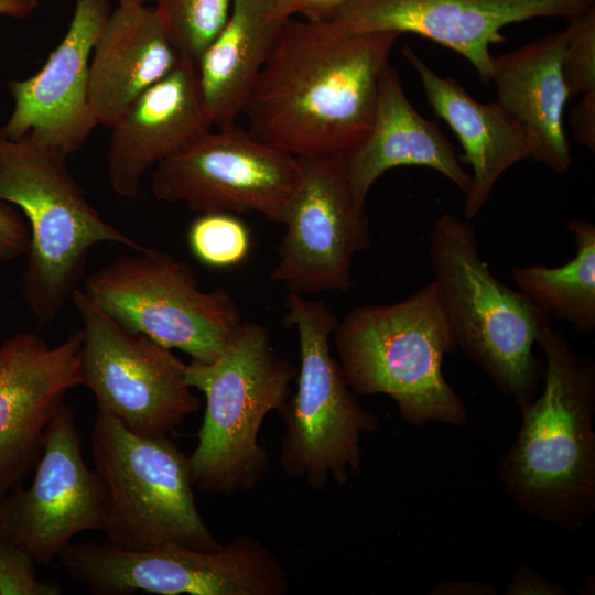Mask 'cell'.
Returning a JSON list of instances; mask_svg holds the SVG:
<instances>
[{
  "label": "cell",
  "mask_w": 595,
  "mask_h": 595,
  "mask_svg": "<svg viewBox=\"0 0 595 595\" xmlns=\"http://www.w3.org/2000/svg\"><path fill=\"white\" fill-rule=\"evenodd\" d=\"M565 29L551 32L510 52L493 55L491 77L497 101L539 139L534 158L551 171L564 174L572 165L563 128L569 100L561 61L569 36Z\"/></svg>",
  "instance_id": "obj_22"
},
{
  "label": "cell",
  "mask_w": 595,
  "mask_h": 595,
  "mask_svg": "<svg viewBox=\"0 0 595 595\" xmlns=\"http://www.w3.org/2000/svg\"><path fill=\"white\" fill-rule=\"evenodd\" d=\"M182 58L195 67L227 23L234 0H154Z\"/></svg>",
  "instance_id": "obj_25"
},
{
  "label": "cell",
  "mask_w": 595,
  "mask_h": 595,
  "mask_svg": "<svg viewBox=\"0 0 595 595\" xmlns=\"http://www.w3.org/2000/svg\"><path fill=\"white\" fill-rule=\"evenodd\" d=\"M298 369L281 357L266 326L242 322L214 360L191 359L186 381L205 396V411L190 465L195 489L230 496L255 489L269 457L259 432L283 409Z\"/></svg>",
  "instance_id": "obj_5"
},
{
  "label": "cell",
  "mask_w": 595,
  "mask_h": 595,
  "mask_svg": "<svg viewBox=\"0 0 595 595\" xmlns=\"http://www.w3.org/2000/svg\"><path fill=\"white\" fill-rule=\"evenodd\" d=\"M80 329L54 346L33 332L0 346V496L36 466L51 420L80 386Z\"/></svg>",
  "instance_id": "obj_16"
},
{
  "label": "cell",
  "mask_w": 595,
  "mask_h": 595,
  "mask_svg": "<svg viewBox=\"0 0 595 595\" xmlns=\"http://www.w3.org/2000/svg\"><path fill=\"white\" fill-rule=\"evenodd\" d=\"M506 594H567L563 587L547 581L543 576L527 566H521L510 581Z\"/></svg>",
  "instance_id": "obj_32"
},
{
  "label": "cell",
  "mask_w": 595,
  "mask_h": 595,
  "mask_svg": "<svg viewBox=\"0 0 595 595\" xmlns=\"http://www.w3.org/2000/svg\"><path fill=\"white\" fill-rule=\"evenodd\" d=\"M57 558L73 581L99 595H284L290 586L277 555L248 534L216 551L172 543L128 550L109 542H71Z\"/></svg>",
  "instance_id": "obj_10"
},
{
  "label": "cell",
  "mask_w": 595,
  "mask_h": 595,
  "mask_svg": "<svg viewBox=\"0 0 595 595\" xmlns=\"http://www.w3.org/2000/svg\"><path fill=\"white\" fill-rule=\"evenodd\" d=\"M569 36L561 68L569 99L595 95V10L594 7L569 21Z\"/></svg>",
  "instance_id": "obj_27"
},
{
  "label": "cell",
  "mask_w": 595,
  "mask_h": 595,
  "mask_svg": "<svg viewBox=\"0 0 595 595\" xmlns=\"http://www.w3.org/2000/svg\"><path fill=\"white\" fill-rule=\"evenodd\" d=\"M429 258L457 348L522 409L543 378L533 346L553 317L491 273L469 219L442 214L431 229Z\"/></svg>",
  "instance_id": "obj_4"
},
{
  "label": "cell",
  "mask_w": 595,
  "mask_h": 595,
  "mask_svg": "<svg viewBox=\"0 0 595 595\" xmlns=\"http://www.w3.org/2000/svg\"><path fill=\"white\" fill-rule=\"evenodd\" d=\"M400 36L288 19L242 111L247 129L295 156H346L371 128Z\"/></svg>",
  "instance_id": "obj_1"
},
{
  "label": "cell",
  "mask_w": 595,
  "mask_h": 595,
  "mask_svg": "<svg viewBox=\"0 0 595 595\" xmlns=\"http://www.w3.org/2000/svg\"><path fill=\"white\" fill-rule=\"evenodd\" d=\"M285 21L272 17L270 0H234L227 23L197 65L214 128L236 125Z\"/></svg>",
  "instance_id": "obj_23"
},
{
  "label": "cell",
  "mask_w": 595,
  "mask_h": 595,
  "mask_svg": "<svg viewBox=\"0 0 595 595\" xmlns=\"http://www.w3.org/2000/svg\"><path fill=\"white\" fill-rule=\"evenodd\" d=\"M345 166L353 197L365 208L375 182L393 167H429L464 194L472 182L439 125L422 117L410 104L398 72L390 64L380 76L371 128L365 140L345 156Z\"/></svg>",
  "instance_id": "obj_20"
},
{
  "label": "cell",
  "mask_w": 595,
  "mask_h": 595,
  "mask_svg": "<svg viewBox=\"0 0 595 595\" xmlns=\"http://www.w3.org/2000/svg\"><path fill=\"white\" fill-rule=\"evenodd\" d=\"M71 299L82 322L80 386L97 409L144 436L167 435L199 410L187 364L172 349L126 327L80 288Z\"/></svg>",
  "instance_id": "obj_11"
},
{
  "label": "cell",
  "mask_w": 595,
  "mask_h": 595,
  "mask_svg": "<svg viewBox=\"0 0 595 595\" xmlns=\"http://www.w3.org/2000/svg\"><path fill=\"white\" fill-rule=\"evenodd\" d=\"M66 159L31 138L12 140L0 133V199L19 207L28 220L22 292L41 325L53 323L78 288L93 247H143L89 204Z\"/></svg>",
  "instance_id": "obj_6"
},
{
  "label": "cell",
  "mask_w": 595,
  "mask_h": 595,
  "mask_svg": "<svg viewBox=\"0 0 595 595\" xmlns=\"http://www.w3.org/2000/svg\"><path fill=\"white\" fill-rule=\"evenodd\" d=\"M401 52L415 69L429 105L461 142L459 160L472 169L463 214L473 219L509 167L526 159L534 160L539 139L497 100L483 104L474 99L457 80L436 74L409 45H403Z\"/></svg>",
  "instance_id": "obj_19"
},
{
  "label": "cell",
  "mask_w": 595,
  "mask_h": 595,
  "mask_svg": "<svg viewBox=\"0 0 595 595\" xmlns=\"http://www.w3.org/2000/svg\"><path fill=\"white\" fill-rule=\"evenodd\" d=\"M301 161L236 125L212 129L154 166L156 199L202 214L257 213L282 224Z\"/></svg>",
  "instance_id": "obj_12"
},
{
  "label": "cell",
  "mask_w": 595,
  "mask_h": 595,
  "mask_svg": "<svg viewBox=\"0 0 595 595\" xmlns=\"http://www.w3.org/2000/svg\"><path fill=\"white\" fill-rule=\"evenodd\" d=\"M37 0H0V15L23 19L30 15Z\"/></svg>",
  "instance_id": "obj_34"
},
{
  "label": "cell",
  "mask_w": 595,
  "mask_h": 595,
  "mask_svg": "<svg viewBox=\"0 0 595 595\" xmlns=\"http://www.w3.org/2000/svg\"><path fill=\"white\" fill-rule=\"evenodd\" d=\"M183 61L155 8L118 6L97 39L89 64V104L97 123L110 127Z\"/></svg>",
  "instance_id": "obj_21"
},
{
  "label": "cell",
  "mask_w": 595,
  "mask_h": 595,
  "mask_svg": "<svg viewBox=\"0 0 595 595\" xmlns=\"http://www.w3.org/2000/svg\"><path fill=\"white\" fill-rule=\"evenodd\" d=\"M29 245L28 221L17 210L0 204V261L26 255Z\"/></svg>",
  "instance_id": "obj_29"
},
{
  "label": "cell",
  "mask_w": 595,
  "mask_h": 595,
  "mask_svg": "<svg viewBox=\"0 0 595 595\" xmlns=\"http://www.w3.org/2000/svg\"><path fill=\"white\" fill-rule=\"evenodd\" d=\"M332 338L357 397H390L414 426L467 423V409L442 371L457 345L433 279L399 302L354 307Z\"/></svg>",
  "instance_id": "obj_3"
},
{
  "label": "cell",
  "mask_w": 595,
  "mask_h": 595,
  "mask_svg": "<svg viewBox=\"0 0 595 595\" xmlns=\"http://www.w3.org/2000/svg\"><path fill=\"white\" fill-rule=\"evenodd\" d=\"M187 241L193 256L213 268L241 263L251 247L248 226L236 214L226 212L199 214L188 228Z\"/></svg>",
  "instance_id": "obj_26"
},
{
  "label": "cell",
  "mask_w": 595,
  "mask_h": 595,
  "mask_svg": "<svg viewBox=\"0 0 595 595\" xmlns=\"http://www.w3.org/2000/svg\"><path fill=\"white\" fill-rule=\"evenodd\" d=\"M35 560L0 538V595H60L58 582L37 575Z\"/></svg>",
  "instance_id": "obj_28"
},
{
  "label": "cell",
  "mask_w": 595,
  "mask_h": 595,
  "mask_svg": "<svg viewBox=\"0 0 595 595\" xmlns=\"http://www.w3.org/2000/svg\"><path fill=\"white\" fill-rule=\"evenodd\" d=\"M349 0H270L271 14L274 19L285 21L294 14L305 20L326 21L331 19Z\"/></svg>",
  "instance_id": "obj_30"
},
{
  "label": "cell",
  "mask_w": 595,
  "mask_h": 595,
  "mask_svg": "<svg viewBox=\"0 0 595 595\" xmlns=\"http://www.w3.org/2000/svg\"><path fill=\"white\" fill-rule=\"evenodd\" d=\"M538 345L544 385L523 407L499 477L524 513L575 530L595 511V364L548 326Z\"/></svg>",
  "instance_id": "obj_2"
},
{
  "label": "cell",
  "mask_w": 595,
  "mask_h": 595,
  "mask_svg": "<svg viewBox=\"0 0 595 595\" xmlns=\"http://www.w3.org/2000/svg\"><path fill=\"white\" fill-rule=\"evenodd\" d=\"M107 507L105 484L83 457L75 414L62 403L46 429L33 482L0 496V538L46 566L76 534L102 532Z\"/></svg>",
  "instance_id": "obj_14"
},
{
  "label": "cell",
  "mask_w": 595,
  "mask_h": 595,
  "mask_svg": "<svg viewBox=\"0 0 595 595\" xmlns=\"http://www.w3.org/2000/svg\"><path fill=\"white\" fill-rule=\"evenodd\" d=\"M575 140L594 152L595 149V95L582 96L571 113Z\"/></svg>",
  "instance_id": "obj_31"
},
{
  "label": "cell",
  "mask_w": 595,
  "mask_h": 595,
  "mask_svg": "<svg viewBox=\"0 0 595 595\" xmlns=\"http://www.w3.org/2000/svg\"><path fill=\"white\" fill-rule=\"evenodd\" d=\"M111 8L107 0H77L69 28L33 76L10 83L12 113L6 138H31L68 156L98 125L89 104V64Z\"/></svg>",
  "instance_id": "obj_17"
},
{
  "label": "cell",
  "mask_w": 595,
  "mask_h": 595,
  "mask_svg": "<svg viewBox=\"0 0 595 595\" xmlns=\"http://www.w3.org/2000/svg\"><path fill=\"white\" fill-rule=\"evenodd\" d=\"M595 0H349L326 20L353 33H415L467 60L490 84V45L506 42L501 30L534 18L571 21Z\"/></svg>",
  "instance_id": "obj_15"
},
{
  "label": "cell",
  "mask_w": 595,
  "mask_h": 595,
  "mask_svg": "<svg viewBox=\"0 0 595 595\" xmlns=\"http://www.w3.org/2000/svg\"><path fill=\"white\" fill-rule=\"evenodd\" d=\"M109 128L110 185L118 195L133 197L149 169L214 128L202 99L197 67L183 61L136 98Z\"/></svg>",
  "instance_id": "obj_18"
},
{
  "label": "cell",
  "mask_w": 595,
  "mask_h": 595,
  "mask_svg": "<svg viewBox=\"0 0 595 595\" xmlns=\"http://www.w3.org/2000/svg\"><path fill=\"white\" fill-rule=\"evenodd\" d=\"M575 256L559 267H515L510 275L518 290L553 320L572 325L582 335L595 331V226L572 218L567 223Z\"/></svg>",
  "instance_id": "obj_24"
},
{
  "label": "cell",
  "mask_w": 595,
  "mask_h": 595,
  "mask_svg": "<svg viewBox=\"0 0 595 595\" xmlns=\"http://www.w3.org/2000/svg\"><path fill=\"white\" fill-rule=\"evenodd\" d=\"M298 158L302 174L269 279L301 295L346 292L355 256L371 245L366 208L353 197L345 156Z\"/></svg>",
  "instance_id": "obj_13"
},
{
  "label": "cell",
  "mask_w": 595,
  "mask_h": 595,
  "mask_svg": "<svg viewBox=\"0 0 595 595\" xmlns=\"http://www.w3.org/2000/svg\"><path fill=\"white\" fill-rule=\"evenodd\" d=\"M90 453L107 490L102 532L109 543L128 550L223 545L197 509L188 455L167 435L136 434L97 409Z\"/></svg>",
  "instance_id": "obj_8"
},
{
  "label": "cell",
  "mask_w": 595,
  "mask_h": 595,
  "mask_svg": "<svg viewBox=\"0 0 595 595\" xmlns=\"http://www.w3.org/2000/svg\"><path fill=\"white\" fill-rule=\"evenodd\" d=\"M285 324L296 331V390L279 412L284 421L279 465L316 491L329 480L345 485L363 465L361 436L378 430V418L350 389L329 342L337 316L322 301L289 293Z\"/></svg>",
  "instance_id": "obj_7"
},
{
  "label": "cell",
  "mask_w": 595,
  "mask_h": 595,
  "mask_svg": "<svg viewBox=\"0 0 595 595\" xmlns=\"http://www.w3.org/2000/svg\"><path fill=\"white\" fill-rule=\"evenodd\" d=\"M148 0H117L119 3L118 6H137V4H144V2Z\"/></svg>",
  "instance_id": "obj_35"
},
{
  "label": "cell",
  "mask_w": 595,
  "mask_h": 595,
  "mask_svg": "<svg viewBox=\"0 0 595 595\" xmlns=\"http://www.w3.org/2000/svg\"><path fill=\"white\" fill-rule=\"evenodd\" d=\"M80 289L126 327L203 363L218 357L244 322L228 291L199 289L188 263L158 248L118 257Z\"/></svg>",
  "instance_id": "obj_9"
},
{
  "label": "cell",
  "mask_w": 595,
  "mask_h": 595,
  "mask_svg": "<svg viewBox=\"0 0 595 595\" xmlns=\"http://www.w3.org/2000/svg\"><path fill=\"white\" fill-rule=\"evenodd\" d=\"M433 594H495V588L479 582H444L434 586Z\"/></svg>",
  "instance_id": "obj_33"
}]
</instances>
